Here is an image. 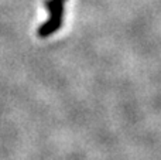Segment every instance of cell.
<instances>
[{"label": "cell", "instance_id": "1", "mask_svg": "<svg viewBox=\"0 0 161 160\" xmlns=\"http://www.w3.org/2000/svg\"><path fill=\"white\" fill-rule=\"evenodd\" d=\"M45 7L50 10L51 19L38 28L40 37H48L51 33L61 27L62 14H64V0H45Z\"/></svg>", "mask_w": 161, "mask_h": 160}]
</instances>
